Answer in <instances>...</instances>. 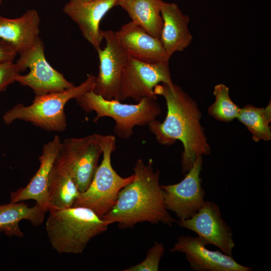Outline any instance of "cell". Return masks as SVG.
Wrapping results in <instances>:
<instances>
[{
	"instance_id": "obj_1",
	"label": "cell",
	"mask_w": 271,
	"mask_h": 271,
	"mask_svg": "<svg viewBox=\"0 0 271 271\" xmlns=\"http://www.w3.org/2000/svg\"><path fill=\"white\" fill-rule=\"evenodd\" d=\"M155 93L163 96L167 113L163 122L155 120L149 125L156 140L163 145L181 142L184 151L181 163L183 173L191 168L199 156L208 155L210 148L201 126V113L197 103L180 87L173 83L158 84Z\"/></svg>"
},
{
	"instance_id": "obj_2",
	"label": "cell",
	"mask_w": 271,
	"mask_h": 271,
	"mask_svg": "<svg viewBox=\"0 0 271 271\" xmlns=\"http://www.w3.org/2000/svg\"><path fill=\"white\" fill-rule=\"evenodd\" d=\"M133 171V181L120 190L115 204L102 218L121 228L144 222L172 226L177 221L165 206L160 172L154 170L152 160L146 164L138 160Z\"/></svg>"
},
{
	"instance_id": "obj_3",
	"label": "cell",
	"mask_w": 271,
	"mask_h": 271,
	"mask_svg": "<svg viewBox=\"0 0 271 271\" xmlns=\"http://www.w3.org/2000/svg\"><path fill=\"white\" fill-rule=\"evenodd\" d=\"M49 212L45 224L46 234L52 247L60 254L82 253L90 241L106 231L111 224L84 207Z\"/></svg>"
},
{
	"instance_id": "obj_4",
	"label": "cell",
	"mask_w": 271,
	"mask_h": 271,
	"mask_svg": "<svg viewBox=\"0 0 271 271\" xmlns=\"http://www.w3.org/2000/svg\"><path fill=\"white\" fill-rule=\"evenodd\" d=\"M96 76L88 75L78 86L65 90L36 95L30 105L19 103L6 111L3 119L6 124L16 120L29 122L47 131L63 132L67 127L64 107L68 101L93 90Z\"/></svg>"
},
{
	"instance_id": "obj_5",
	"label": "cell",
	"mask_w": 271,
	"mask_h": 271,
	"mask_svg": "<svg viewBox=\"0 0 271 271\" xmlns=\"http://www.w3.org/2000/svg\"><path fill=\"white\" fill-rule=\"evenodd\" d=\"M85 112L95 111L93 121L109 117L115 121L114 133L123 139L130 138L136 126L148 125L162 112L155 99L145 98L136 104H125L114 100L106 99L92 90L75 99Z\"/></svg>"
},
{
	"instance_id": "obj_6",
	"label": "cell",
	"mask_w": 271,
	"mask_h": 271,
	"mask_svg": "<svg viewBox=\"0 0 271 271\" xmlns=\"http://www.w3.org/2000/svg\"><path fill=\"white\" fill-rule=\"evenodd\" d=\"M103 158L88 188L80 193L72 207L88 208L100 217L115 204L120 190L134 179L133 174L127 177L119 176L113 169L111 155L116 149L115 138L112 135H99Z\"/></svg>"
},
{
	"instance_id": "obj_7",
	"label": "cell",
	"mask_w": 271,
	"mask_h": 271,
	"mask_svg": "<svg viewBox=\"0 0 271 271\" xmlns=\"http://www.w3.org/2000/svg\"><path fill=\"white\" fill-rule=\"evenodd\" d=\"M99 134L65 139L56 159L71 176L80 193L90 185L102 153Z\"/></svg>"
},
{
	"instance_id": "obj_8",
	"label": "cell",
	"mask_w": 271,
	"mask_h": 271,
	"mask_svg": "<svg viewBox=\"0 0 271 271\" xmlns=\"http://www.w3.org/2000/svg\"><path fill=\"white\" fill-rule=\"evenodd\" d=\"M160 83H173L169 61L148 63L128 57L121 74L119 101L128 98L136 102L145 98L156 100L154 88Z\"/></svg>"
},
{
	"instance_id": "obj_9",
	"label": "cell",
	"mask_w": 271,
	"mask_h": 271,
	"mask_svg": "<svg viewBox=\"0 0 271 271\" xmlns=\"http://www.w3.org/2000/svg\"><path fill=\"white\" fill-rule=\"evenodd\" d=\"M16 63L20 72L30 69L26 75L20 74L17 82L32 88L36 95L62 91L74 86L47 62L40 38L31 48L20 54Z\"/></svg>"
},
{
	"instance_id": "obj_10",
	"label": "cell",
	"mask_w": 271,
	"mask_h": 271,
	"mask_svg": "<svg viewBox=\"0 0 271 271\" xmlns=\"http://www.w3.org/2000/svg\"><path fill=\"white\" fill-rule=\"evenodd\" d=\"M202 164V156L198 157L181 182L161 185L166 209L174 212L179 220L190 218L205 202L200 176Z\"/></svg>"
},
{
	"instance_id": "obj_11",
	"label": "cell",
	"mask_w": 271,
	"mask_h": 271,
	"mask_svg": "<svg viewBox=\"0 0 271 271\" xmlns=\"http://www.w3.org/2000/svg\"><path fill=\"white\" fill-rule=\"evenodd\" d=\"M178 225L191 230L207 245H213L231 256L235 246L231 227L222 218L218 206L207 201L190 218L179 220Z\"/></svg>"
},
{
	"instance_id": "obj_12",
	"label": "cell",
	"mask_w": 271,
	"mask_h": 271,
	"mask_svg": "<svg viewBox=\"0 0 271 271\" xmlns=\"http://www.w3.org/2000/svg\"><path fill=\"white\" fill-rule=\"evenodd\" d=\"M106 45L97 51L99 72L92 91L103 98L119 101L121 74L128 56L118 42L115 32L103 31Z\"/></svg>"
},
{
	"instance_id": "obj_13",
	"label": "cell",
	"mask_w": 271,
	"mask_h": 271,
	"mask_svg": "<svg viewBox=\"0 0 271 271\" xmlns=\"http://www.w3.org/2000/svg\"><path fill=\"white\" fill-rule=\"evenodd\" d=\"M199 236H179L170 252L185 254L190 268L195 271H251L252 268L238 263L219 250H211Z\"/></svg>"
},
{
	"instance_id": "obj_14",
	"label": "cell",
	"mask_w": 271,
	"mask_h": 271,
	"mask_svg": "<svg viewBox=\"0 0 271 271\" xmlns=\"http://www.w3.org/2000/svg\"><path fill=\"white\" fill-rule=\"evenodd\" d=\"M118 0H69L63 11L78 26L84 38L97 52L103 39L101 20Z\"/></svg>"
},
{
	"instance_id": "obj_15",
	"label": "cell",
	"mask_w": 271,
	"mask_h": 271,
	"mask_svg": "<svg viewBox=\"0 0 271 271\" xmlns=\"http://www.w3.org/2000/svg\"><path fill=\"white\" fill-rule=\"evenodd\" d=\"M115 34L118 42L130 58L148 63L168 62L170 59L160 39L131 21L122 25Z\"/></svg>"
},
{
	"instance_id": "obj_16",
	"label": "cell",
	"mask_w": 271,
	"mask_h": 271,
	"mask_svg": "<svg viewBox=\"0 0 271 271\" xmlns=\"http://www.w3.org/2000/svg\"><path fill=\"white\" fill-rule=\"evenodd\" d=\"M61 141L56 135L45 144L39 157L40 166L28 184L10 193V202H18L33 200L47 212V188L49 175L59 152Z\"/></svg>"
},
{
	"instance_id": "obj_17",
	"label": "cell",
	"mask_w": 271,
	"mask_h": 271,
	"mask_svg": "<svg viewBox=\"0 0 271 271\" xmlns=\"http://www.w3.org/2000/svg\"><path fill=\"white\" fill-rule=\"evenodd\" d=\"M161 12L163 24L160 40L168 56L181 52L191 43L193 36L188 29L189 17L178 5L161 0Z\"/></svg>"
},
{
	"instance_id": "obj_18",
	"label": "cell",
	"mask_w": 271,
	"mask_h": 271,
	"mask_svg": "<svg viewBox=\"0 0 271 271\" xmlns=\"http://www.w3.org/2000/svg\"><path fill=\"white\" fill-rule=\"evenodd\" d=\"M40 18L34 9L15 19L0 20V38L11 44L19 54L31 48L40 38Z\"/></svg>"
},
{
	"instance_id": "obj_19",
	"label": "cell",
	"mask_w": 271,
	"mask_h": 271,
	"mask_svg": "<svg viewBox=\"0 0 271 271\" xmlns=\"http://www.w3.org/2000/svg\"><path fill=\"white\" fill-rule=\"evenodd\" d=\"M80 194V192L71 176L56 158L48 183V212L72 207Z\"/></svg>"
},
{
	"instance_id": "obj_20",
	"label": "cell",
	"mask_w": 271,
	"mask_h": 271,
	"mask_svg": "<svg viewBox=\"0 0 271 271\" xmlns=\"http://www.w3.org/2000/svg\"><path fill=\"white\" fill-rule=\"evenodd\" d=\"M47 212L37 203L31 207L23 201L0 204V233L10 237L22 238L24 234L19 223L27 220L34 226H40L43 223Z\"/></svg>"
},
{
	"instance_id": "obj_21",
	"label": "cell",
	"mask_w": 271,
	"mask_h": 271,
	"mask_svg": "<svg viewBox=\"0 0 271 271\" xmlns=\"http://www.w3.org/2000/svg\"><path fill=\"white\" fill-rule=\"evenodd\" d=\"M161 0H133L121 8L131 22L139 25L149 34L160 39L163 27L161 12Z\"/></svg>"
},
{
	"instance_id": "obj_22",
	"label": "cell",
	"mask_w": 271,
	"mask_h": 271,
	"mask_svg": "<svg viewBox=\"0 0 271 271\" xmlns=\"http://www.w3.org/2000/svg\"><path fill=\"white\" fill-rule=\"evenodd\" d=\"M237 118L251 132L254 141H268L271 139L270 101L265 107L246 105L240 108Z\"/></svg>"
},
{
	"instance_id": "obj_23",
	"label": "cell",
	"mask_w": 271,
	"mask_h": 271,
	"mask_svg": "<svg viewBox=\"0 0 271 271\" xmlns=\"http://www.w3.org/2000/svg\"><path fill=\"white\" fill-rule=\"evenodd\" d=\"M215 100L209 107L208 113L217 120L228 122L237 117L240 108L231 100L229 88L220 83L215 86Z\"/></svg>"
},
{
	"instance_id": "obj_24",
	"label": "cell",
	"mask_w": 271,
	"mask_h": 271,
	"mask_svg": "<svg viewBox=\"0 0 271 271\" xmlns=\"http://www.w3.org/2000/svg\"><path fill=\"white\" fill-rule=\"evenodd\" d=\"M165 250V247L162 243L155 242L152 247L149 249L144 260L123 270L158 271L160 261L164 254Z\"/></svg>"
},
{
	"instance_id": "obj_25",
	"label": "cell",
	"mask_w": 271,
	"mask_h": 271,
	"mask_svg": "<svg viewBox=\"0 0 271 271\" xmlns=\"http://www.w3.org/2000/svg\"><path fill=\"white\" fill-rule=\"evenodd\" d=\"M20 72L13 61L0 63V92L11 84L16 82Z\"/></svg>"
},
{
	"instance_id": "obj_26",
	"label": "cell",
	"mask_w": 271,
	"mask_h": 271,
	"mask_svg": "<svg viewBox=\"0 0 271 271\" xmlns=\"http://www.w3.org/2000/svg\"><path fill=\"white\" fill-rule=\"evenodd\" d=\"M17 54L11 44L0 38V63L13 61Z\"/></svg>"
},
{
	"instance_id": "obj_27",
	"label": "cell",
	"mask_w": 271,
	"mask_h": 271,
	"mask_svg": "<svg viewBox=\"0 0 271 271\" xmlns=\"http://www.w3.org/2000/svg\"><path fill=\"white\" fill-rule=\"evenodd\" d=\"M133 0H118V6H120L121 7H122L123 6H124V5L128 3H130L132 1H133Z\"/></svg>"
},
{
	"instance_id": "obj_28",
	"label": "cell",
	"mask_w": 271,
	"mask_h": 271,
	"mask_svg": "<svg viewBox=\"0 0 271 271\" xmlns=\"http://www.w3.org/2000/svg\"><path fill=\"white\" fill-rule=\"evenodd\" d=\"M1 0H0V4H1ZM2 18V17H1V16H0V20Z\"/></svg>"
},
{
	"instance_id": "obj_29",
	"label": "cell",
	"mask_w": 271,
	"mask_h": 271,
	"mask_svg": "<svg viewBox=\"0 0 271 271\" xmlns=\"http://www.w3.org/2000/svg\"><path fill=\"white\" fill-rule=\"evenodd\" d=\"M85 1H91V0H85Z\"/></svg>"
},
{
	"instance_id": "obj_30",
	"label": "cell",
	"mask_w": 271,
	"mask_h": 271,
	"mask_svg": "<svg viewBox=\"0 0 271 271\" xmlns=\"http://www.w3.org/2000/svg\"></svg>"
}]
</instances>
